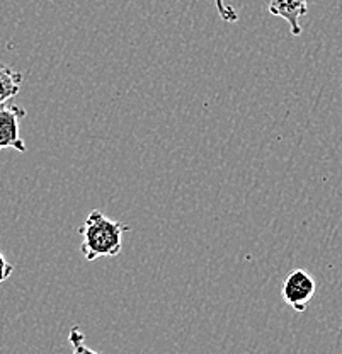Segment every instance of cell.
<instances>
[{
	"mask_svg": "<svg viewBox=\"0 0 342 354\" xmlns=\"http://www.w3.org/2000/svg\"><path fill=\"white\" fill-rule=\"evenodd\" d=\"M315 290H317V285H315V279L308 274V271L293 269L283 283L281 295L288 307H292L298 313H303L310 305Z\"/></svg>",
	"mask_w": 342,
	"mask_h": 354,
	"instance_id": "obj_2",
	"label": "cell"
},
{
	"mask_svg": "<svg viewBox=\"0 0 342 354\" xmlns=\"http://www.w3.org/2000/svg\"><path fill=\"white\" fill-rule=\"evenodd\" d=\"M70 341H72V346H73V349H75V351H89V353H92L91 349L87 348V346L82 344L84 335H82V332L77 329V327H73L72 332H70Z\"/></svg>",
	"mask_w": 342,
	"mask_h": 354,
	"instance_id": "obj_7",
	"label": "cell"
},
{
	"mask_svg": "<svg viewBox=\"0 0 342 354\" xmlns=\"http://www.w3.org/2000/svg\"><path fill=\"white\" fill-rule=\"evenodd\" d=\"M312 0H267V9L276 17H281L288 22L293 36L301 35L300 19L307 16L308 3Z\"/></svg>",
	"mask_w": 342,
	"mask_h": 354,
	"instance_id": "obj_4",
	"label": "cell"
},
{
	"mask_svg": "<svg viewBox=\"0 0 342 354\" xmlns=\"http://www.w3.org/2000/svg\"><path fill=\"white\" fill-rule=\"evenodd\" d=\"M124 232H130L128 225L109 218L99 209H92L79 228V234L82 235L80 250L84 257L92 263L99 257L120 256Z\"/></svg>",
	"mask_w": 342,
	"mask_h": 354,
	"instance_id": "obj_1",
	"label": "cell"
},
{
	"mask_svg": "<svg viewBox=\"0 0 342 354\" xmlns=\"http://www.w3.org/2000/svg\"><path fill=\"white\" fill-rule=\"evenodd\" d=\"M24 75L12 66L0 64V104L10 101L19 94Z\"/></svg>",
	"mask_w": 342,
	"mask_h": 354,
	"instance_id": "obj_5",
	"label": "cell"
},
{
	"mask_svg": "<svg viewBox=\"0 0 342 354\" xmlns=\"http://www.w3.org/2000/svg\"><path fill=\"white\" fill-rule=\"evenodd\" d=\"M12 272H14V266L6 259V256H3L2 252H0V283L9 279Z\"/></svg>",
	"mask_w": 342,
	"mask_h": 354,
	"instance_id": "obj_8",
	"label": "cell"
},
{
	"mask_svg": "<svg viewBox=\"0 0 342 354\" xmlns=\"http://www.w3.org/2000/svg\"><path fill=\"white\" fill-rule=\"evenodd\" d=\"M26 118L23 106L3 102L0 104V150L14 149L17 152H26V143L19 135V123Z\"/></svg>",
	"mask_w": 342,
	"mask_h": 354,
	"instance_id": "obj_3",
	"label": "cell"
},
{
	"mask_svg": "<svg viewBox=\"0 0 342 354\" xmlns=\"http://www.w3.org/2000/svg\"><path fill=\"white\" fill-rule=\"evenodd\" d=\"M216 6V10H218L220 19L225 22H237L238 21V14L237 10L234 9L231 6H228L227 0H213Z\"/></svg>",
	"mask_w": 342,
	"mask_h": 354,
	"instance_id": "obj_6",
	"label": "cell"
}]
</instances>
